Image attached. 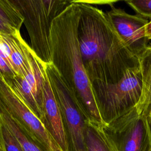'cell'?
Listing matches in <instances>:
<instances>
[{"mask_svg":"<svg viewBox=\"0 0 151 151\" xmlns=\"http://www.w3.org/2000/svg\"><path fill=\"white\" fill-rule=\"evenodd\" d=\"M80 9L71 4L52 21L50 47L52 64L87 120L103 124L85 69L77 38Z\"/></svg>","mask_w":151,"mask_h":151,"instance_id":"2","label":"cell"},{"mask_svg":"<svg viewBox=\"0 0 151 151\" xmlns=\"http://www.w3.org/2000/svg\"><path fill=\"white\" fill-rule=\"evenodd\" d=\"M91 86L103 124H108L138 104L142 89L140 68L128 70L117 82L96 81Z\"/></svg>","mask_w":151,"mask_h":151,"instance_id":"3","label":"cell"},{"mask_svg":"<svg viewBox=\"0 0 151 151\" xmlns=\"http://www.w3.org/2000/svg\"><path fill=\"white\" fill-rule=\"evenodd\" d=\"M22 17L31 48L45 64L51 62L50 34L52 21L71 0H11Z\"/></svg>","mask_w":151,"mask_h":151,"instance_id":"4","label":"cell"},{"mask_svg":"<svg viewBox=\"0 0 151 151\" xmlns=\"http://www.w3.org/2000/svg\"><path fill=\"white\" fill-rule=\"evenodd\" d=\"M103 125L87 121L85 132L87 151H116L104 132Z\"/></svg>","mask_w":151,"mask_h":151,"instance_id":"13","label":"cell"},{"mask_svg":"<svg viewBox=\"0 0 151 151\" xmlns=\"http://www.w3.org/2000/svg\"><path fill=\"white\" fill-rule=\"evenodd\" d=\"M142 114L145 119L146 123L151 134V104L147 107Z\"/></svg>","mask_w":151,"mask_h":151,"instance_id":"20","label":"cell"},{"mask_svg":"<svg viewBox=\"0 0 151 151\" xmlns=\"http://www.w3.org/2000/svg\"><path fill=\"white\" fill-rule=\"evenodd\" d=\"M0 112L10 116L18 126L47 151H63L41 120L12 87L0 77Z\"/></svg>","mask_w":151,"mask_h":151,"instance_id":"5","label":"cell"},{"mask_svg":"<svg viewBox=\"0 0 151 151\" xmlns=\"http://www.w3.org/2000/svg\"><path fill=\"white\" fill-rule=\"evenodd\" d=\"M17 76L15 73L0 55V77H4L9 81H12Z\"/></svg>","mask_w":151,"mask_h":151,"instance_id":"18","label":"cell"},{"mask_svg":"<svg viewBox=\"0 0 151 151\" xmlns=\"http://www.w3.org/2000/svg\"><path fill=\"white\" fill-rule=\"evenodd\" d=\"M0 151H24L0 116Z\"/></svg>","mask_w":151,"mask_h":151,"instance_id":"16","label":"cell"},{"mask_svg":"<svg viewBox=\"0 0 151 151\" xmlns=\"http://www.w3.org/2000/svg\"><path fill=\"white\" fill-rule=\"evenodd\" d=\"M0 116L4 123L19 141L24 151H47L39 143L22 130L10 116L2 112H0Z\"/></svg>","mask_w":151,"mask_h":151,"instance_id":"14","label":"cell"},{"mask_svg":"<svg viewBox=\"0 0 151 151\" xmlns=\"http://www.w3.org/2000/svg\"><path fill=\"white\" fill-rule=\"evenodd\" d=\"M45 65V64L34 52L27 73L22 77H16L11 81L15 91L44 124L45 123L44 111Z\"/></svg>","mask_w":151,"mask_h":151,"instance_id":"8","label":"cell"},{"mask_svg":"<svg viewBox=\"0 0 151 151\" xmlns=\"http://www.w3.org/2000/svg\"><path fill=\"white\" fill-rule=\"evenodd\" d=\"M17 31H18L11 27L0 18V32H2L4 34H14Z\"/></svg>","mask_w":151,"mask_h":151,"instance_id":"19","label":"cell"},{"mask_svg":"<svg viewBox=\"0 0 151 151\" xmlns=\"http://www.w3.org/2000/svg\"><path fill=\"white\" fill-rule=\"evenodd\" d=\"M44 111L46 129L63 151H69L62 114L46 71L44 88Z\"/></svg>","mask_w":151,"mask_h":151,"instance_id":"11","label":"cell"},{"mask_svg":"<svg viewBox=\"0 0 151 151\" xmlns=\"http://www.w3.org/2000/svg\"><path fill=\"white\" fill-rule=\"evenodd\" d=\"M107 12L112 25L129 51L138 58L150 44L146 34L149 21L139 15L127 13L110 4Z\"/></svg>","mask_w":151,"mask_h":151,"instance_id":"9","label":"cell"},{"mask_svg":"<svg viewBox=\"0 0 151 151\" xmlns=\"http://www.w3.org/2000/svg\"><path fill=\"white\" fill-rule=\"evenodd\" d=\"M103 129L116 151H151V134L136 106Z\"/></svg>","mask_w":151,"mask_h":151,"instance_id":"7","label":"cell"},{"mask_svg":"<svg viewBox=\"0 0 151 151\" xmlns=\"http://www.w3.org/2000/svg\"><path fill=\"white\" fill-rule=\"evenodd\" d=\"M142 77V89L140 99L136 106L138 111L142 114L151 104V42L138 57Z\"/></svg>","mask_w":151,"mask_h":151,"instance_id":"12","label":"cell"},{"mask_svg":"<svg viewBox=\"0 0 151 151\" xmlns=\"http://www.w3.org/2000/svg\"><path fill=\"white\" fill-rule=\"evenodd\" d=\"M0 18L18 31L24 24V18L11 0H0Z\"/></svg>","mask_w":151,"mask_h":151,"instance_id":"15","label":"cell"},{"mask_svg":"<svg viewBox=\"0 0 151 151\" xmlns=\"http://www.w3.org/2000/svg\"><path fill=\"white\" fill-rule=\"evenodd\" d=\"M45 69L62 114L69 151H87V119L52 63L45 64Z\"/></svg>","mask_w":151,"mask_h":151,"instance_id":"6","label":"cell"},{"mask_svg":"<svg viewBox=\"0 0 151 151\" xmlns=\"http://www.w3.org/2000/svg\"><path fill=\"white\" fill-rule=\"evenodd\" d=\"M80 9L77 38L83 62L91 82L115 83L126 72L139 67L107 14L86 1L74 0Z\"/></svg>","mask_w":151,"mask_h":151,"instance_id":"1","label":"cell"},{"mask_svg":"<svg viewBox=\"0 0 151 151\" xmlns=\"http://www.w3.org/2000/svg\"><path fill=\"white\" fill-rule=\"evenodd\" d=\"M146 34L149 40L151 42V21H149L146 26Z\"/></svg>","mask_w":151,"mask_h":151,"instance_id":"21","label":"cell"},{"mask_svg":"<svg viewBox=\"0 0 151 151\" xmlns=\"http://www.w3.org/2000/svg\"><path fill=\"white\" fill-rule=\"evenodd\" d=\"M125 2L136 12L137 15L149 21H151V0H130Z\"/></svg>","mask_w":151,"mask_h":151,"instance_id":"17","label":"cell"},{"mask_svg":"<svg viewBox=\"0 0 151 151\" xmlns=\"http://www.w3.org/2000/svg\"><path fill=\"white\" fill-rule=\"evenodd\" d=\"M34 53L20 31L14 34L0 32V55L17 77H22L27 73Z\"/></svg>","mask_w":151,"mask_h":151,"instance_id":"10","label":"cell"}]
</instances>
